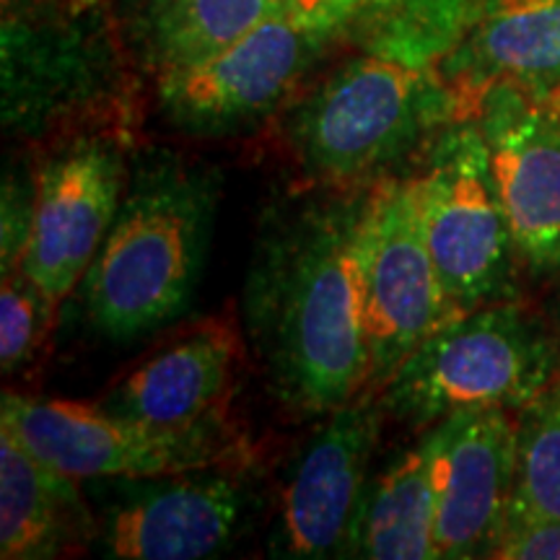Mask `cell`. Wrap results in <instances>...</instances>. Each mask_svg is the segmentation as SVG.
<instances>
[{
  "label": "cell",
  "mask_w": 560,
  "mask_h": 560,
  "mask_svg": "<svg viewBox=\"0 0 560 560\" xmlns=\"http://www.w3.org/2000/svg\"><path fill=\"white\" fill-rule=\"evenodd\" d=\"M482 0H276L283 16L350 50L441 68L478 21Z\"/></svg>",
  "instance_id": "17"
},
{
  "label": "cell",
  "mask_w": 560,
  "mask_h": 560,
  "mask_svg": "<svg viewBox=\"0 0 560 560\" xmlns=\"http://www.w3.org/2000/svg\"><path fill=\"white\" fill-rule=\"evenodd\" d=\"M335 42L272 13L221 52L153 79L156 109L174 130L223 138L276 120L317 73Z\"/></svg>",
  "instance_id": "9"
},
{
  "label": "cell",
  "mask_w": 560,
  "mask_h": 560,
  "mask_svg": "<svg viewBox=\"0 0 560 560\" xmlns=\"http://www.w3.org/2000/svg\"><path fill=\"white\" fill-rule=\"evenodd\" d=\"M384 416L376 392L327 412L283 486L276 556L350 558Z\"/></svg>",
  "instance_id": "11"
},
{
  "label": "cell",
  "mask_w": 560,
  "mask_h": 560,
  "mask_svg": "<svg viewBox=\"0 0 560 560\" xmlns=\"http://www.w3.org/2000/svg\"><path fill=\"white\" fill-rule=\"evenodd\" d=\"M130 70L112 0L0 19L3 125L19 138L120 125Z\"/></svg>",
  "instance_id": "3"
},
{
  "label": "cell",
  "mask_w": 560,
  "mask_h": 560,
  "mask_svg": "<svg viewBox=\"0 0 560 560\" xmlns=\"http://www.w3.org/2000/svg\"><path fill=\"white\" fill-rule=\"evenodd\" d=\"M136 490L107 511L102 550L120 560H200L236 542L255 490L249 465H221L132 480Z\"/></svg>",
  "instance_id": "12"
},
{
  "label": "cell",
  "mask_w": 560,
  "mask_h": 560,
  "mask_svg": "<svg viewBox=\"0 0 560 560\" xmlns=\"http://www.w3.org/2000/svg\"><path fill=\"white\" fill-rule=\"evenodd\" d=\"M459 117L465 104L439 68L353 50L306 83L276 120L301 177L361 190L429 149Z\"/></svg>",
  "instance_id": "2"
},
{
  "label": "cell",
  "mask_w": 560,
  "mask_h": 560,
  "mask_svg": "<svg viewBox=\"0 0 560 560\" xmlns=\"http://www.w3.org/2000/svg\"><path fill=\"white\" fill-rule=\"evenodd\" d=\"M560 369V340L514 299L462 314L420 342L376 392L384 412L431 429L462 410H522Z\"/></svg>",
  "instance_id": "4"
},
{
  "label": "cell",
  "mask_w": 560,
  "mask_h": 560,
  "mask_svg": "<svg viewBox=\"0 0 560 560\" xmlns=\"http://www.w3.org/2000/svg\"><path fill=\"white\" fill-rule=\"evenodd\" d=\"M490 558L560 560V520H509Z\"/></svg>",
  "instance_id": "23"
},
{
  "label": "cell",
  "mask_w": 560,
  "mask_h": 560,
  "mask_svg": "<svg viewBox=\"0 0 560 560\" xmlns=\"http://www.w3.org/2000/svg\"><path fill=\"white\" fill-rule=\"evenodd\" d=\"M79 482L0 429V558L45 560L79 552L94 535Z\"/></svg>",
  "instance_id": "18"
},
{
  "label": "cell",
  "mask_w": 560,
  "mask_h": 560,
  "mask_svg": "<svg viewBox=\"0 0 560 560\" xmlns=\"http://www.w3.org/2000/svg\"><path fill=\"white\" fill-rule=\"evenodd\" d=\"M52 304L34 280L19 268L3 270L0 283V363L3 374L30 369L55 325Z\"/></svg>",
  "instance_id": "22"
},
{
  "label": "cell",
  "mask_w": 560,
  "mask_h": 560,
  "mask_svg": "<svg viewBox=\"0 0 560 560\" xmlns=\"http://www.w3.org/2000/svg\"><path fill=\"white\" fill-rule=\"evenodd\" d=\"M509 520H560V369L516 410V488Z\"/></svg>",
  "instance_id": "21"
},
{
  "label": "cell",
  "mask_w": 560,
  "mask_h": 560,
  "mask_svg": "<svg viewBox=\"0 0 560 560\" xmlns=\"http://www.w3.org/2000/svg\"><path fill=\"white\" fill-rule=\"evenodd\" d=\"M208 213V192L182 172H153L130 187L81 280L91 325L130 340L179 314L198 276Z\"/></svg>",
  "instance_id": "5"
},
{
  "label": "cell",
  "mask_w": 560,
  "mask_h": 560,
  "mask_svg": "<svg viewBox=\"0 0 560 560\" xmlns=\"http://www.w3.org/2000/svg\"><path fill=\"white\" fill-rule=\"evenodd\" d=\"M350 558L433 560L436 552V470L433 439L423 433L366 490Z\"/></svg>",
  "instance_id": "20"
},
{
  "label": "cell",
  "mask_w": 560,
  "mask_h": 560,
  "mask_svg": "<svg viewBox=\"0 0 560 560\" xmlns=\"http://www.w3.org/2000/svg\"><path fill=\"white\" fill-rule=\"evenodd\" d=\"M353 270L369 348V392H380L420 342L462 317L425 242L416 174H387L366 187Z\"/></svg>",
  "instance_id": "6"
},
{
  "label": "cell",
  "mask_w": 560,
  "mask_h": 560,
  "mask_svg": "<svg viewBox=\"0 0 560 560\" xmlns=\"http://www.w3.org/2000/svg\"><path fill=\"white\" fill-rule=\"evenodd\" d=\"M441 75L467 115L493 83L560 112V0H482L472 30L441 62Z\"/></svg>",
  "instance_id": "16"
},
{
  "label": "cell",
  "mask_w": 560,
  "mask_h": 560,
  "mask_svg": "<svg viewBox=\"0 0 560 560\" xmlns=\"http://www.w3.org/2000/svg\"><path fill=\"white\" fill-rule=\"evenodd\" d=\"M520 265L532 276L560 272V112L509 83L472 104Z\"/></svg>",
  "instance_id": "13"
},
{
  "label": "cell",
  "mask_w": 560,
  "mask_h": 560,
  "mask_svg": "<svg viewBox=\"0 0 560 560\" xmlns=\"http://www.w3.org/2000/svg\"><path fill=\"white\" fill-rule=\"evenodd\" d=\"M132 68L159 79L221 52L278 13L276 0H112Z\"/></svg>",
  "instance_id": "19"
},
{
  "label": "cell",
  "mask_w": 560,
  "mask_h": 560,
  "mask_svg": "<svg viewBox=\"0 0 560 560\" xmlns=\"http://www.w3.org/2000/svg\"><path fill=\"white\" fill-rule=\"evenodd\" d=\"M416 179L425 242L454 310L467 314L511 299L520 257L475 115L431 140Z\"/></svg>",
  "instance_id": "7"
},
{
  "label": "cell",
  "mask_w": 560,
  "mask_h": 560,
  "mask_svg": "<svg viewBox=\"0 0 560 560\" xmlns=\"http://www.w3.org/2000/svg\"><path fill=\"white\" fill-rule=\"evenodd\" d=\"M558 317H560V306H558Z\"/></svg>",
  "instance_id": "25"
},
{
  "label": "cell",
  "mask_w": 560,
  "mask_h": 560,
  "mask_svg": "<svg viewBox=\"0 0 560 560\" xmlns=\"http://www.w3.org/2000/svg\"><path fill=\"white\" fill-rule=\"evenodd\" d=\"M0 429L70 478L143 480L249 465L252 446L231 425L170 431L112 416L100 405L3 392Z\"/></svg>",
  "instance_id": "8"
},
{
  "label": "cell",
  "mask_w": 560,
  "mask_h": 560,
  "mask_svg": "<svg viewBox=\"0 0 560 560\" xmlns=\"http://www.w3.org/2000/svg\"><path fill=\"white\" fill-rule=\"evenodd\" d=\"M366 187L293 215L265 242L249 278L252 340L278 400L299 416H327L369 392L353 270Z\"/></svg>",
  "instance_id": "1"
},
{
  "label": "cell",
  "mask_w": 560,
  "mask_h": 560,
  "mask_svg": "<svg viewBox=\"0 0 560 560\" xmlns=\"http://www.w3.org/2000/svg\"><path fill=\"white\" fill-rule=\"evenodd\" d=\"M128 159L120 125L68 130L47 140L32 172V226L19 270L52 304L81 285L125 200Z\"/></svg>",
  "instance_id": "10"
},
{
  "label": "cell",
  "mask_w": 560,
  "mask_h": 560,
  "mask_svg": "<svg viewBox=\"0 0 560 560\" xmlns=\"http://www.w3.org/2000/svg\"><path fill=\"white\" fill-rule=\"evenodd\" d=\"M439 558H490L516 488V412L462 410L431 429Z\"/></svg>",
  "instance_id": "14"
},
{
  "label": "cell",
  "mask_w": 560,
  "mask_h": 560,
  "mask_svg": "<svg viewBox=\"0 0 560 560\" xmlns=\"http://www.w3.org/2000/svg\"><path fill=\"white\" fill-rule=\"evenodd\" d=\"M240 359V327L223 317L202 319L143 355L96 405L170 431L229 425Z\"/></svg>",
  "instance_id": "15"
},
{
  "label": "cell",
  "mask_w": 560,
  "mask_h": 560,
  "mask_svg": "<svg viewBox=\"0 0 560 560\" xmlns=\"http://www.w3.org/2000/svg\"><path fill=\"white\" fill-rule=\"evenodd\" d=\"M66 3H75V0H0V19L55 9V5H66Z\"/></svg>",
  "instance_id": "24"
}]
</instances>
